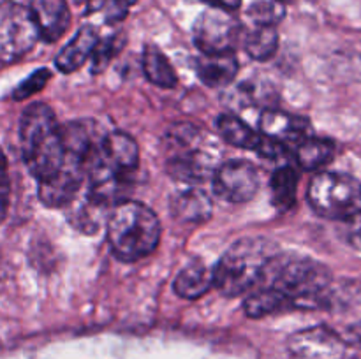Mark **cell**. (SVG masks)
<instances>
[{"instance_id":"1","label":"cell","mask_w":361,"mask_h":359,"mask_svg":"<svg viewBox=\"0 0 361 359\" xmlns=\"http://www.w3.org/2000/svg\"><path fill=\"white\" fill-rule=\"evenodd\" d=\"M140 151L129 134L111 132L95 143L85 162L88 176V192L108 204L109 208L122 203L133 183V172L137 169Z\"/></svg>"},{"instance_id":"2","label":"cell","mask_w":361,"mask_h":359,"mask_svg":"<svg viewBox=\"0 0 361 359\" xmlns=\"http://www.w3.org/2000/svg\"><path fill=\"white\" fill-rule=\"evenodd\" d=\"M331 271L309 257H274L257 285H268L284 298L289 308H330Z\"/></svg>"},{"instance_id":"3","label":"cell","mask_w":361,"mask_h":359,"mask_svg":"<svg viewBox=\"0 0 361 359\" xmlns=\"http://www.w3.org/2000/svg\"><path fill=\"white\" fill-rule=\"evenodd\" d=\"M219 146L194 123H175L164 134L166 171L183 183H201L217 169Z\"/></svg>"},{"instance_id":"4","label":"cell","mask_w":361,"mask_h":359,"mask_svg":"<svg viewBox=\"0 0 361 359\" xmlns=\"http://www.w3.org/2000/svg\"><path fill=\"white\" fill-rule=\"evenodd\" d=\"M20 139L25 164L39 182L62 168L66 160L62 127L48 104L35 102L25 109L20 123Z\"/></svg>"},{"instance_id":"5","label":"cell","mask_w":361,"mask_h":359,"mask_svg":"<svg viewBox=\"0 0 361 359\" xmlns=\"http://www.w3.org/2000/svg\"><path fill=\"white\" fill-rule=\"evenodd\" d=\"M279 256V245L264 236H247L229 246L214 267V285L228 298L249 292Z\"/></svg>"},{"instance_id":"6","label":"cell","mask_w":361,"mask_h":359,"mask_svg":"<svg viewBox=\"0 0 361 359\" xmlns=\"http://www.w3.org/2000/svg\"><path fill=\"white\" fill-rule=\"evenodd\" d=\"M106 234L111 252L120 260L133 263L150 256L161 239L157 215L137 201L115 204L106 220Z\"/></svg>"},{"instance_id":"7","label":"cell","mask_w":361,"mask_h":359,"mask_svg":"<svg viewBox=\"0 0 361 359\" xmlns=\"http://www.w3.org/2000/svg\"><path fill=\"white\" fill-rule=\"evenodd\" d=\"M307 197L317 215L344 220L360 211L361 187L353 176L326 171L314 176Z\"/></svg>"},{"instance_id":"8","label":"cell","mask_w":361,"mask_h":359,"mask_svg":"<svg viewBox=\"0 0 361 359\" xmlns=\"http://www.w3.org/2000/svg\"><path fill=\"white\" fill-rule=\"evenodd\" d=\"M39 39L30 9L13 0H0V63L16 62Z\"/></svg>"},{"instance_id":"9","label":"cell","mask_w":361,"mask_h":359,"mask_svg":"<svg viewBox=\"0 0 361 359\" xmlns=\"http://www.w3.org/2000/svg\"><path fill=\"white\" fill-rule=\"evenodd\" d=\"M242 37V25L231 13L222 9H208L194 25V42L201 53L235 51Z\"/></svg>"},{"instance_id":"10","label":"cell","mask_w":361,"mask_h":359,"mask_svg":"<svg viewBox=\"0 0 361 359\" xmlns=\"http://www.w3.org/2000/svg\"><path fill=\"white\" fill-rule=\"evenodd\" d=\"M212 182L219 197L229 203H247L259 189V172L249 160H228L217 165Z\"/></svg>"},{"instance_id":"11","label":"cell","mask_w":361,"mask_h":359,"mask_svg":"<svg viewBox=\"0 0 361 359\" xmlns=\"http://www.w3.org/2000/svg\"><path fill=\"white\" fill-rule=\"evenodd\" d=\"M291 359H348V344L326 326L302 329L289 338Z\"/></svg>"},{"instance_id":"12","label":"cell","mask_w":361,"mask_h":359,"mask_svg":"<svg viewBox=\"0 0 361 359\" xmlns=\"http://www.w3.org/2000/svg\"><path fill=\"white\" fill-rule=\"evenodd\" d=\"M85 178V164L66 153L62 168L39 182V197L49 208H66L80 194Z\"/></svg>"},{"instance_id":"13","label":"cell","mask_w":361,"mask_h":359,"mask_svg":"<svg viewBox=\"0 0 361 359\" xmlns=\"http://www.w3.org/2000/svg\"><path fill=\"white\" fill-rule=\"evenodd\" d=\"M30 14L39 30V37L55 42L71 25V13L66 0H32Z\"/></svg>"},{"instance_id":"14","label":"cell","mask_w":361,"mask_h":359,"mask_svg":"<svg viewBox=\"0 0 361 359\" xmlns=\"http://www.w3.org/2000/svg\"><path fill=\"white\" fill-rule=\"evenodd\" d=\"M261 132L264 136L271 137L275 141L288 144L289 141H296V144L302 139L309 137L310 132L309 120L302 116L289 115V113L281 111V109H264L261 115Z\"/></svg>"},{"instance_id":"15","label":"cell","mask_w":361,"mask_h":359,"mask_svg":"<svg viewBox=\"0 0 361 359\" xmlns=\"http://www.w3.org/2000/svg\"><path fill=\"white\" fill-rule=\"evenodd\" d=\"M196 70L200 80L208 87H226L238 73V60L235 51L201 53L196 60Z\"/></svg>"},{"instance_id":"16","label":"cell","mask_w":361,"mask_h":359,"mask_svg":"<svg viewBox=\"0 0 361 359\" xmlns=\"http://www.w3.org/2000/svg\"><path fill=\"white\" fill-rule=\"evenodd\" d=\"M66 208L71 224H73L78 231L92 234V232H95L101 227L109 206L108 204L101 203L99 199H95V197L87 190L83 196L78 194Z\"/></svg>"},{"instance_id":"17","label":"cell","mask_w":361,"mask_h":359,"mask_svg":"<svg viewBox=\"0 0 361 359\" xmlns=\"http://www.w3.org/2000/svg\"><path fill=\"white\" fill-rule=\"evenodd\" d=\"M171 213L180 222L201 224L212 217V201L200 189L182 190L171 197Z\"/></svg>"},{"instance_id":"18","label":"cell","mask_w":361,"mask_h":359,"mask_svg":"<svg viewBox=\"0 0 361 359\" xmlns=\"http://www.w3.org/2000/svg\"><path fill=\"white\" fill-rule=\"evenodd\" d=\"M97 42L99 35L95 32V28H80L78 34L73 37V41L59 53V56H56V67L62 73H74V70L80 69L90 58Z\"/></svg>"},{"instance_id":"19","label":"cell","mask_w":361,"mask_h":359,"mask_svg":"<svg viewBox=\"0 0 361 359\" xmlns=\"http://www.w3.org/2000/svg\"><path fill=\"white\" fill-rule=\"evenodd\" d=\"M214 285V270H208L203 263H190L175 278V291L180 298L197 299L207 294Z\"/></svg>"},{"instance_id":"20","label":"cell","mask_w":361,"mask_h":359,"mask_svg":"<svg viewBox=\"0 0 361 359\" xmlns=\"http://www.w3.org/2000/svg\"><path fill=\"white\" fill-rule=\"evenodd\" d=\"M335 155V143L321 137H305L296 144V162L303 169H317L328 164Z\"/></svg>"},{"instance_id":"21","label":"cell","mask_w":361,"mask_h":359,"mask_svg":"<svg viewBox=\"0 0 361 359\" xmlns=\"http://www.w3.org/2000/svg\"><path fill=\"white\" fill-rule=\"evenodd\" d=\"M219 134L226 143L238 148H247V150H256L261 141V134L250 129L245 122L233 115H222L217 120Z\"/></svg>"},{"instance_id":"22","label":"cell","mask_w":361,"mask_h":359,"mask_svg":"<svg viewBox=\"0 0 361 359\" xmlns=\"http://www.w3.org/2000/svg\"><path fill=\"white\" fill-rule=\"evenodd\" d=\"M143 70L148 81L162 88H173L176 84V73L164 53L155 46H147L143 53Z\"/></svg>"},{"instance_id":"23","label":"cell","mask_w":361,"mask_h":359,"mask_svg":"<svg viewBox=\"0 0 361 359\" xmlns=\"http://www.w3.org/2000/svg\"><path fill=\"white\" fill-rule=\"evenodd\" d=\"M296 189H298V172L291 165L279 168L274 172L270 182L271 201L281 210H288L296 201Z\"/></svg>"},{"instance_id":"24","label":"cell","mask_w":361,"mask_h":359,"mask_svg":"<svg viewBox=\"0 0 361 359\" xmlns=\"http://www.w3.org/2000/svg\"><path fill=\"white\" fill-rule=\"evenodd\" d=\"M243 46L247 55L252 56L254 60L271 58L279 46L277 28L270 25H256V28L243 39Z\"/></svg>"},{"instance_id":"25","label":"cell","mask_w":361,"mask_h":359,"mask_svg":"<svg viewBox=\"0 0 361 359\" xmlns=\"http://www.w3.org/2000/svg\"><path fill=\"white\" fill-rule=\"evenodd\" d=\"M286 301L275 289L268 287V285H256L252 294L245 299V313L252 319H259V317L270 315V313L279 312V310L286 308Z\"/></svg>"},{"instance_id":"26","label":"cell","mask_w":361,"mask_h":359,"mask_svg":"<svg viewBox=\"0 0 361 359\" xmlns=\"http://www.w3.org/2000/svg\"><path fill=\"white\" fill-rule=\"evenodd\" d=\"M250 20L254 21V25H270V27H275L279 21L284 16V7H282L281 2H256L249 11H247Z\"/></svg>"},{"instance_id":"27","label":"cell","mask_w":361,"mask_h":359,"mask_svg":"<svg viewBox=\"0 0 361 359\" xmlns=\"http://www.w3.org/2000/svg\"><path fill=\"white\" fill-rule=\"evenodd\" d=\"M120 46H122V41L118 37H108L104 41H99L94 53H92V56H94V70L104 69L109 60L118 53Z\"/></svg>"},{"instance_id":"28","label":"cell","mask_w":361,"mask_h":359,"mask_svg":"<svg viewBox=\"0 0 361 359\" xmlns=\"http://www.w3.org/2000/svg\"><path fill=\"white\" fill-rule=\"evenodd\" d=\"M48 80H49V70L46 69L37 70V73L32 74L27 81H23V83L16 88V92H14V99L21 101V99L25 97H30V95H34L35 92L42 90Z\"/></svg>"},{"instance_id":"29","label":"cell","mask_w":361,"mask_h":359,"mask_svg":"<svg viewBox=\"0 0 361 359\" xmlns=\"http://www.w3.org/2000/svg\"><path fill=\"white\" fill-rule=\"evenodd\" d=\"M11 196V182H9V169H7V158L4 151L0 150V222L6 218L7 208H9Z\"/></svg>"},{"instance_id":"30","label":"cell","mask_w":361,"mask_h":359,"mask_svg":"<svg viewBox=\"0 0 361 359\" xmlns=\"http://www.w3.org/2000/svg\"><path fill=\"white\" fill-rule=\"evenodd\" d=\"M344 238L353 248L361 252V210L344 218Z\"/></svg>"},{"instance_id":"31","label":"cell","mask_w":361,"mask_h":359,"mask_svg":"<svg viewBox=\"0 0 361 359\" xmlns=\"http://www.w3.org/2000/svg\"><path fill=\"white\" fill-rule=\"evenodd\" d=\"M342 338H344V341L348 345H353V347L361 348V320L360 322L353 324V326H349L348 329H345V334Z\"/></svg>"},{"instance_id":"32","label":"cell","mask_w":361,"mask_h":359,"mask_svg":"<svg viewBox=\"0 0 361 359\" xmlns=\"http://www.w3.org/2000/svg\"><path fill=\"white\" fill-rule=\"evenodd\" d=\"M208 6L214 7V9H222V11H236L240 6H242V0H203Z\"/></svg>"},{"instance_id":"33","label":"cell","mask_w":361,"mask_h":359,"mask_svg":"<svg viewBox=\"0 0 361 359\" xmlns=\"http://www.w3.org/2000/svg\"><path fill=\"white\" fill-rule=\"evenodd\" d=\"M348 359H361V354H358V355H348Z\"/></svg>"},{"instance_id":"34","label":"cell","mask_w":361,"mask_h":359,"mask_svg":"<svg viewBox=\"0 0 361 359\" xmlns=\"http://www.w3.org/2000/svg\"><path fill=\"white\" fill-rule=\"evenodd\" d=\"M277 2H281V4H286V2H291V0H277Z\"/></svg>"}]
</instances>
